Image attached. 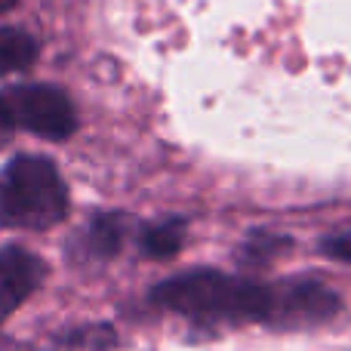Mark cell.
Listing matches in <instances>:
<instances>
[{"label": "cell", "instance_id": "9c48e42d", "mask_svg": "<svg viewBox=\"0 0 351 351\" xmlns=\"http://www.w3.org/2000/svg\"><path fill=\"white\" fill-rule=\"evenodd\" d=\"M287 247H290V237H284V234H274V231H250L247 241L241 243L237 259L247 268H262L271 259H278Z\"/></svg>", "mask_w": 351, "mask_h": 351}, {"label": "cell", "instance_id": "8992f818", "mask_svg": "<svg viewBox=\"0 0 351 351\" xmlns=\"http://www.w3.org/2000/svg\"><path fill=\"white\" fill-rule=\"evenodd\" d=\"M130 222L121 213H96L84 228L74 234L68 243V256L77 265H96V262H108L121 253L123 241H127Z\"/></svg>", "mask_w": 351, "mask_h": 351}, {"label": "cell", "instance_id": "30bf717a", "mask_svg": "<svg viewBox=\"0 0 351 351\" xmlns=\"http://www.w3.org/2000/svg\"><path fill=\"white\" fill-rule=\"evenodd\" d=\"M16 130H22V127H19V114H16V105H12V96H10V90H0V145H6Z\"/></svg>", "mask_w": 351, "mask_h": 351}, {"label": "cell", "instance_id": "ba28073f", "mask_svg": "<svg viewBox=\"0 0 351 351\" xmlns=\"http://www.w3.org/2000/svg\"><path fill=\"white\" fill-rule=\"evenodd\" d=\"M40 56L37 40L25 28L16 25H0V77L16 71H28Z\"/></svg>", "mask_w": 351, "mask_h": 351}, {"label": "cell", "instance_id": "7c38bea8", "mask_svg": "<svg viewBox=\"0 0 351 351\" xmlns=\"http://www.w3.org/2000/svg\"><path fill=\"white\" fill-rule=\"evenodd\" d=\"M16 6V0H0V12H6V10H12Z\"/></svg>", "mask_w": 351, "mask_h": 351}, {"label": "cell", "instance_id": "6da1fadb", "mask_svg": "<svg viewBox=\"0 0 351 351\" xmlns=\"http://www.w3.org/2000/svg\"><path fill=\"white\" fill-rule=\"evenodd\" d=\"M145 62L237 133L351 130V0H121Z\"/></svg>", "mask_w": 351, "mask_h": 351}, {"label": "cell", "instance_id": "52a82bcc", "mask_svg": "<svg viewBox=\"0 0 351 351\" xmlns=\"http://www.w3.org/2000/svg\"><path fill=\"white\" fill-rule=\"evenodd\" d=\"M188 222L182 216H167L158 222H145L139 231V253L148 259H173L185 243Z\"/></svg>", "mask_w": 351, "mask_h": 351}, {"label": "cell", "instance_id": "277c9868", "mask_svg": "<svg viewBox=\"0 0 351 351\" xmlns=\"http://www.w3.org/2000/svg\"><path fill=\"white\" fill-rule=\"evenodd\" d=\"M19 114V127L40 139L62 142L77 130V108L65 90L53 84H12L6 86Z\"/></svg>", "mask_w": 351, "mask_h": 351}, {"label": "cell", "instance_id": "8fae6325", "mask_svg": "<svg viewBox=\"0 0 351 351\" xmlns=\"http://www.w3.org/2000/svg\"><path fill=\"white\" fill-rule=\"evenodd\" d=\"M321 253L330 256V259H339V262H351V228L339 231V234H330L321 241Z\"/></svg>", "mask_w": 351, "mask_h": 351}, {"label": "cell", "instance_id": "7a4b0ae2", "mask_svg": "<svg viewBox=\"0 0 351 351\" xmlns=\"http://www.w3.org/2000/svg\"><path fill=\"white\" fill-rule=\"evenodd\" d=\"M152 302L197 327L256 321L278 330L317 327L342 308L339 296L321 280L296 278L259 284L216 268H191L160 280L152 290Z\"/></svg>", "mask_w": 351, "mask_h": 351}, {"label": "cell", "instance_id": "5b68a950", "mask_svg": "<svg viewBox=\"0 0 351 351\" xmlns=\"http://www.w3.org/2000/svg\"><path fill=\"white\" fill-rule=\"evenodd\" d=\"M47 278V262L25 247L0 250V324L31 299Z\"/></svg>", "mask_w": 351, "mask_h": 351}, {"label": "cell", "instance_id": "3957f363", "mask_svg": "<svg viewBox=\"0 0 351 351\" xmlns=\"http://www.w3.org/2000/svg\"><path fill=\"white\" fill-rule=\"evenodd\" d=\"M68 216V185L43 154H19L0 170V225L49 231Z\"/></svg>", "mask_w": 351, "mask_h": 351}]
</instances>
